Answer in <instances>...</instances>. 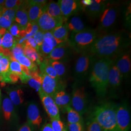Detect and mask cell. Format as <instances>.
Returning a JSON list of instances; mask_svg holds the SVG:
<instances>
[{
  "label": "cell",
  "instance_id": "1",
  "mask_svg": "<svg viewBox=\"0 0 131 131\" xmlns=\"http://www.w3.org/2000/svg\"><path fill=\"white\" fill-rule=\"evenodd\" d=\"M130 37L123 32L108 33L98 36L86 52L97 59L117 57L127 51Z\"/></svg>",
  "mask_w": 131,
  "mask_h": 131
},
{
  "label": "cell",
  "instance_id": "2",
  "mask_svg": "<svg viewBox=\"0 0 131 131\" xmlns=\"http://www.w3.org/2000/svg\"><path fill=\"white\" fill-rule=\"evenodd\" d=\"M114 60L111 58L97 59L89 75V82L100 98H104L107 93L109 71Z\"/></svg>",
  "mask_w": 131,
  "mask_h": 131
},
{
  "label": "cell",
  "instance_id": "3",
  "mask_svg": "<svg viewBox=\"0 0 131 131\" xmlns=\"http://www.w3.org/2000/svg\"><path fill=\"white\" fill-rule=\"evenodd\" d=\"M117 104L110 101L102 102L96 105L90 114L104 131H117Z\"/></svg>",
  "mask_w": 131,
  "mask_h": 131
},
{
  "label": "cell",
  "instance_id": "4",
  "mask_svg": "<svg viewBox=\"0 0 131 131\" xmlns=\"http://www.w3.org/2000/svg\"><path fill=\"white\" fill-rule=\"evenodd\" d=\"M98 36L96 30L87 29L79 33H71L68 42L73 50L82 53L88 51Z\"/></svg>",
  "mask_w": 131,
  "mask_h": 131
},
{
  "label": "cell",
  "instance_id": "5",
  "mask_svg": "<svg viewBox=\"0 0 131 131\" xmlns=\"http://www.w3.org/2000/svg\"><path fill=\"white\" fill-rule=\"evenodd\" d=\"M97 60L88 52L81 53L76 59L73 68V77L75 82L81 83L89 77L95 62Z\"/></svg>",
  "mask_w": 131,
  "mask_h": 131
},
{
  "label": "cell",
  "instance_id": "6",
  "mask_svg": "<svg viewBox=\"0 0 131 131\" xmlns=\"http://www.w3.org/2000/svg\"><path fill=\"white\" fill-rule=\"evenodd\" d=\"M71 105L72 108L82 116L89 109V100L84 87L75 82L72 86Z\"/></svg>",
  "mask_w": 131,
  "mask_h": 131
},
{
  "label": "cell",
  "instance_id": "7",
  "mask_svg": "<svg viewBox=\"0 0 131 131\" xmlns=\"http://www.w3.org/2000/svg\"><path fill=\"white\" fill-rule=\"evenodd\" d=\"M119 9L117 6L110 5V3L101 15L98 28V33L105 34L108 33L117 21Z\"/></svg>",
  "mask_w": 131,
  "mask_h": 131
},
{
  "label": "cell",
  "instance_id": "8",
  "mask_svg": "<svg viewBox=\"0 0 131 131\" xmlns=\"http://www.w3.org/2000/svg\"><path fill=\"white\" fill-rule=\"evenodd\" d=\"M117 131H129L131 126V115L128 103L123 101L117 104L116 109Z\"/></svg>",
  "mask_w": 131,
  "mask_h": 131
},
{
  "label": "cell",
  "instance_id": "9",
  "mask_svg": "<svg viewBox=\"0 0 131 131\" xmlns=\"http://www.w3.org/2000/svg\"><path fill=\"white\" fill-rule=\"evenodd\" d=\"M40 75L42 78V91L52 98L57 91L65 89V84L61 79H54L45 74L41 73Z\"/></svg>",
  "mask_w": 131,
  "mask_h": 131
},
{
  "label": "cell",
  "instance_id": "10",
  "mask_svg": "<svg viewBox=\"0 0 131 131\" xmlns=\"http://www.w3.org/2000/svg\"><path fill=\"white\" fill-rule=\"evenodd\" d=\"M114 62L123 79H128L131 76V59L129 51L122 52L114 59Z\"/></svg>",
  "mask_w": 131,
  "mask_h": 131
},
{
  "label": "cell",
  "instance_id": "11",
  "mask_svg": "<svg viewBox=\"0 0 131 131\" xmlns=\"http://www.w3.org/2000/svg\"><path fill=\"white\" fill-rule=\"evenodd\" d=\"M122 80V75L113 62L109 71L107 90V92L109 91L113 97L117 96V91L121 87Z\"/></svg>",
  "mask_w": 131,
  "mask_h": 131
},
{
  "label": "cell",
  "instance_id": "12",
  "mask_svg": "<svg viewBox=\"0 0 131 131\" xmlns=\"http://www.w3.org/2000/svg\"><path fill=\"white\" fill-rule=\"evenodd\" d=\"M72 50L68 41L62 43L53 49L47 58L62 63L67 62L72 56Z\"/></svg>",
  "mask_w": 131,
  "mask_h": 131
},
{
  "label": "cell",
  "instance_id": "13",
  "mask_svg": "<svg viewBox=\"0 0 131 131\" xmlns=\"http://www.w3.org/2000/svg\"><path fill=\"white\" fill-rule=\"evenodd\" d=\"M38 92L44 108L51 119L60 120L59 109L57 106L53 98L45 93L42 89Z\"/></svg>",
  "mask_w": 131,
  "mask_h": 131
},
{
  "label": "cell",
  "instance_id": "14",
  "mask_svg": "<svg viewBox=\"0 0 131 131\" xmlns=\"http://www.w3.org/2000/svg\"><path fill=\"white\" fill-rule=\"evenodd\" d=\"M57 3L60 6L62 16L67 21L71 16L82 10L80 1L59 0Z\"/></svg>",
  "mask_w": 131,
  "mask_h": 131
},
{
  "label": "cell",
  "instance_id": "15",
  "mask_svg": "<svg viewBox=\"0 0 131 131\" xmlns=\"http://www.w3.org/2000/svg\"><path fill=\"white\" fill-rule=\"evenodd\" d=\"M110 2L107 1L92 0L91 5L82 7L86 15L90 19L95 20L99 18Z\"/></svg>",
  "mask_w": 131,
  "mask_h": 131
},
{
  "label": "cell",
  "instance_id": "16",
  "mask_svg": "<svg viewBox=\"0 0 131 131\" xmlns=\"http://www.w3.org/2000/svg\"><path fill=\"white\" fill-rule=\"evenodd\" d=\"M37 24L39 30L44 33L51 32L56 27L62 25L50 16L46 12L41 15Z\"/></svg>",
  "mask_w": 131,
  "mask_h": 131
},
{
  "label": "cell",
  "instance_id": "17",
  "mask_svg": "<svg viewBox=\"0 0 131 131\" xmlns=\"http://www.w3.org/2000/svg\"><path fill=\"white\" fill-rule=\"evenodd\" d=\"M58 43L55 38L53 37L51 32L44 33V39L40 47H39L38 53L42 56H49L53 49L58 45Z\"/></svg>",
  "mask_w": 131,
  "mask_h": 131
},
{
  "label": "cell",
  "instance_id": "18",
  "mask_svg": "<svg viewBox=\"0 0 131 131\" xmlns=\"http://www.w3.org/2000/svg\"><path fill=\"white\" fill-rule=\"evenodd\" d=\"M28 124L39 127L42 123V118L38 105L33 102H30L27 109Z\"/></svg>",
  "mask_w": 131,
  "mask_h": 131
},
{
  "label": "cell",
  "instance_id": "19",
  "mask_svg": "<svg viewBox=\"0 0 131 131\" xmlns=\"http://www.w3.org/2000/svg\"><path fill=\"white\" fill-rule=\"evenodd\" d=\"M57 106L63 112H66L67 109L71 105L70 96L66 92L64 89L57 91L52 97Z\"/></svg>",
  "mask_w": 131,
  "mask_h": 131
},
{
  "label": "cell",
  "instance_id": "20",
  "mask_svg": "<svg viewBox=\"0 0 131 131\" xmlns=\"http://www.w3.org/2000/svg\"><path fill=\"white\" fill-rule=\"evenodd\" d=\"M28 6V1H24L23 5L17 10L14 21L19 25L21 30H25L29 23L27 9Z\"/></svg>",
  "mask_w": 131,
  "mask_h": 131
},
{
  "label": "cell",
  "instance_id": "21",
  "mask_svg": "<svg viewBox=\"0 0 131 131\" xmlns=\"http://www.w3.org/2000/svg\"><path fill=\"white\" fill-rule=\"evenodd\" d=\"M46 12L60 24H64L67 22L62 16L60 6L57 2L51 1L48 4L46 8Z\"/></svg>",
  "mask_w": 131,
  "mask_h": 131
},
{
  "label": "cell",
  "instance_id": "22",
  "mask_svg": "<svg viewBox=\"0 0 131 131\" xmlns=\"http://www.w3.org/2000/svg\"><path fill=\"white\" fill-rule=\"evenodd\" d=\"M69 31L67 24H63L54 28L51 33L58 44L68 41Z\"/></svg>",
  "mask_w": 131,
  "mask_h": 131
},
{
  "label": "cell",
  "instance_id": "23",
  "mask_svg": "<svg viewBox=\"0 0 131 131\" xmlns=\"http://www.w3.org/2000/svg\"><path fill=\"white\" fill-rule=\"evenodd\" d=\"M69 32L77 33L88 29L85 27L84 21L78 16H74L68 22H66Z\"/></svg>",
  "mask_w": 131,
  "mask_h": 131
},
{
  "label": "cell",
  "instance_id": "24",
  "mask_svg": "<svg viewBox=\"0 0 131 131\" xmlns=\"http://www.w3.org/2000/svg\"><path fill=\"white\" fill-rule=\"evenodd\" d=\"M46 8H43L37 5H30L28 3L27 12L29 23L31 24H37L38 19L41 15L46 12Z\"/></svg>",
  "mask_w": 131,
  "mask_h": 131
},
{
  "label": "cell",
  "instance_id": "25",
  "mask_svg": "<svg viewBox=\"0 0 131 131\" xmlns=\"http://www.w3.org/2000/svg\"><path fill=\"white\" fill-rule=\"evenodd\" d=\"M24 55L33 62H36L40 65L43 59L42 56L34 49L31 47L25 46L24 48Z\"/></svg>",
  "mask_w": 131,
  "mask_h": 131
},
{
  "label": "cell",
  "instance_id": "26",
  "mask_svg": "<svg viewBox=\"0 0 131 131\" xmlns=\"http://www.w3.org/2000/svg\"><path fill=\"white\" fill-rule=\"evenodd\" d=\"M13 104L18 106L24 102V92L21 89H10L7 91Z\"/></svg>",
  "mask_w": 131,
  "mask_h": 131
},
{
  "label": "cell",
  "instance_id": "27",
  "mask_svg": "<svg viewBox=\"0 0 131 131\" xmlns=\"http://www.w3.org/2000/svg\"><path fill=\"white\" fill-rule=\"evenodd\" d=\"M39 66L41 73L45 74L54 79H60L58 76L56 71L50 64L48 58H46L45 59L43 60L41 63L39 65Z\"/></svg>",
  "mask_w": 131,
  "mask_h": 131
},
{
  "label": "cell",
  "instance_id": "28",
  "mask_svg": "<svg viewBox=\"0 0 131 131\" xmlns=\"http://www.w3.org/2000/svg\"><path fill=\"white\" fill-rule=\"evenodd\" d=\"M2 109L5 119L7 121H9L14 112V104L9 98L5 97L4 99Z\"/></svg>",
  "mask_w": 131,
  "mask_h": 131
},
{
  "label": "cell",
  "instance_id": "29",
  "mask_svg": "<svg viewBox=\"0 0 131 131\" xmlns=\"http://www.w3.org/2000/svg\"><path fill=\"white\" fill-rule=\"evenodd\" d=\"M66 112L67 113V119L69 123L83 124V121L82 116L72 108L70 106L66 110Z\"/></svg>",
  "mask_w": 131,
  "mask_h": 131
},
{
  "label": "cell",
  "instance_id": "30",
  "mask_svg": "<svg viewBox=\"0 0 131 131\" xmlns=\"http://www.w3.org/2000/svg\"><path fill=\"white\" fill-rule=\"evenodd\" d=\"M49 62L56 71L58 76L62 79L67 74V68L64 63L60 61H53L49 59Z\"/></svg>",
  "mask_w": 131,
  "mask_h": 131
},
{
  "label": "cell",
  "instance_id": "31",
  "mask_svg": "<svg viewBox=\"0 0 131 131\" xmlns=\"http://www.w3.org/2000/svg\"><path fill=\"white\" fill-rule=\"evenodd\" d=\"M15 44L14 37L8 31H6L2 38L1 46L5 49H11Z\"/></svg>",
  "mask_w": 131,
  "mask_h": 131
},
{
  "label": "cell",
  "instance_id": "32",
  "mask_svg": "<svg viewBox=\"0 0 131 131\" xmlns=\"http://www.w3.org/2000/svg\"><path fill=\"white\" fill-rule=\"evenodd\" d=\"M10 62L9 58L4 56L0 60V70L3 80L9 74Z\"/></svg>",
  "mask_w": 131,
  "mask_h": 131
},
{
  "label": "cell",
  "instance_id": "33",
  "mask_svg": "<svg viewBox=\"0 0 131 131\" xmlns=\"http://www.w3.org/2000/svg\"><path fill=\"white\" fill-rule=\"evenodd\" d=\"M24 48L23 45L16 43L11 49V56L9 57L10 60L17 61L19 57L24 56Z\"/></svg>",
  "mask_w": 131,
  "mask_h": 131
},
{
  "label": "cell",
  "instance_id": "34",
  "mask_svg": "<svg viewBox=\"0 0 131 131\" xmlns=\"http://www.w3.org/2000/svg\"><path fill=\"white\" fill-rule=\"evenodd\" d=\"M17 61L21 65H23L27 67L30 71L38 70V67L36 64L32 62L24 55L19 57Z\"/></svg>",
  "mask_w": 131,
  "mask_h": 131
},
{
  "label": "cell",
  "instance_id": "35",
  "mask_svg": "<svg viewBox=\"0 0 131 131\" xmlns=\"http://www.w3.org/2000/svg\"><path fill=\"white\" fill-rule=\"evenodd\" d=\"M17 10L16 9H7L4 7L0 11V16L4 17L13 23L14 21L15 15Z\"/></svg>",
  "mask_w": 131,
  "mask_h": 131
},
{
  "label": "cell",
  "instance_id": "36",
  "mask_svg": "<svg viewBox=\"0 0 131 131\" xmlns=\"http://www.w3.org/2000/svg\"><path fill=\"white\" fill-rule=\"evenodd\" d=\"M39 30L38 25L37 24L28 23L25 29V31L26 32V36L25 38L27 39L30 37H33L34 36Z\"/></svg>",
  "mask_w": 131,
  "mask_h": 131
},
{
  "label": "cell",
  "instance_id": "37",
  "mask_svg": "<svg viewBox=\"0 0 131 131\" xmlns=\"http://www.w3.org/2000/svg\"><path fill=\"white\" fill-rule=\"evenodd\" d=\"M88 131H104L97 121L92 117H89L87 122Z\"/></svg>",
  "mask_w": 131,
  "mask_h": 131
},
{
  "label": "cell",
  "instance_id": "38",
  "mask_svg": "<svg viewBox=\"0 0 131 131\" xmlns=\"http://www.w3.org/2000/svg\"><path fill=\"white\" fill-rule=\"evenodd\" d=\"M24 2V1L6 0L5 1L4 7L7 9H18L23 5Z\"/></svg>",
  "mask_w": 131,
  "mask_h": 131
},
{
  "label": "cell",
  "instance_id": "39",
  "mask_svg": "<svg viewBox=\"0 0 131 131\" xmlns=\"http://www.w3.org/2000/svg\"><path fill=\"white\" fill-rule=\"evenodd\" d=\"M51 126L53 131H67L65 124L61 120L51 119Z\"/></svg>",
  "mask_w": 131,
  "mask_h": 131
},
{
  "label": "cell",
  "instance_id": "40",
  "mask_svg": "<svg viewBox=\"0 0 131 131\" xmlns=\"http://www.w3.org/2000/svg\"><path fill=\"white\" fill-rule=\"evenodd\" d=\"M27 83L34 89H35L37 92H38L41 89V82H40L30 77Z\"/></svg>",
  "mask_w": 131,
  "mask_h": 131
},
{
  "label": "cell",
  "instance_id": "41",
  "mask_svg": "<svg viewBox=\"0 0 131 131\" xmlns=\"http://www.w3.org/2000/svg\"><path fill=\"white\" fill-rule=\"evenodd\" d=\"M33 38L36 42L38 47H40L44 39V33L39 30L37 33L34 36Z\"/></svg>",
  "mask_w": 131,
  "mask_h": 131
},
{
  "label": "cell",
  "instance_id": "42",
  "mask_svg": "<svg viewBox=\"0 0 131 131\" xmlns=\"http://www.w3.org/2000/svg\"><path fill=\"white\" fill-rule=\"evenodd\" d=\"M9 32L13 37L18 38L20 31L21 30L18 24H14L12 25L8 29Z\"/></svg>",
  "mask_w": 131,
  "mask_h": 131
},
{
  "label": "cell",
  "instance_id": "43",
  "mask_svg": "<svg viewBox=\"0 0 131 131\" xmlns=\"http://www.w3.org/2000/svg\"><path fill=\"white\" fill-rule=\"evenodd\" d=\"M68 126L69 131H84L83 124L81 123H69Z\"/></svg>",
  "mask_w": 131,
  "mask_h": 131
},
{
  "label": "cell",
  "instance_id": "44",
  "mask_svg": "<svg viewBox=\"0 0 131 131\" xmlns=\"http://www.w3.org/2000/svg\"><path fill=\"white\" fill-rule=\"evenodd\" d=\"M25 46L31 47L33 49H35L37 52L39 48V47H38L33 37H30L27 39H26V40L24 41V46Z\"/></svg>",
  "mask_w": 131,
  "mask_h": 131
},
{
  "label": "cell",
  "instance_id": "45",
  "mask_svg": "<svg viewBox=\"0 0 131 131\" xmlns=\"http://www.w3.org/2000/svg\"><path fill=\"white\" fill-rule=\"evenodd\" d=\"M12 22L5 19L2 16H0V27L4 29H9L11 26Z\"/></svg>",
  "mask_w": 131,
  "mask_h": 131
},
{
  "label": "cell",
  "instance_id": "46",
  "mask_svg": "<svg viewBox=\"0 0 131 131\" xmlns=\"http://www.w3.org/2000/svg\"><path fill=\"white\" fill-rule=\"evenodd\" d=\"M28 3L30 5H37L43 8H46L48 4V1L45 0H31L28 1Z\"/></svg>",
  "mask_w": 131,
  "mask_h": 131
},
{
  "label": "cell",
  "instance_id": "47",
  "mask_svg": "<svg viewBox=\"0 0 131 131\" xmlns=\"http://www.w3.org/2000/svg\"><path fill=\"white\" fill-rule=\"evenodd\" d=\"M8 78L10 81V83L15 84L19 79V76L13 73H10L8 74Z\"/></svg>",
  "mask_w": 131,
  "mask_h": 131
},
{
  "label": "cell",
  "instance_id": "48",
  "mask_svg": "<svg viewBox=\"0 0 131 131\" xmlns=\"http://www.w3.org/2000/svg\"><path fill=\"white\" fill-rule=\"evenodd\" d=\"M92 3V0H82L80 1V3L82 5V7L89 6L91 5Z\"/></svg>",
  "mask_w": 131,
  "mask_h": 131
},
{
  "label": "cell",
  "instance_id": "49",
  "mask_svg": "<svg viewBox=\"0 0 131 131\" xmlns=\"http://www.w3.org/2000/svg\"><path fill=\"white\" fill-rule=\"evenodd\" d=\"M42 131H53L50 123L46 124L42 129Z\"/></svg>",
  "mask_w": 131,
  "mask_h": 131
},
{
  "label": "cell",
  "instance_id": "50",
  "mask_svg": "<svg viewBox=\"0 0 131 131\" xmlns=\"http://www.w3.org/2000/svg\"><path fill=\"white\" fill-rule=\"evenodd\" d=\"M21 69L22 71L28 76H30V71L27 67L23 65H21Z\"/></svg>",
  "mask_w": 131,
  "mask_h": 131
},
{
  "label": "cell",
  "instance_id": "51",
  "mask_svg": "<svg viewBox=\"0 0 131 131\" xmlns=\"http://www.w3.org/2000/svg\"><path fill=\"white\" fill-rule=\"evenodd\" d=\"M19 131H31V130L30 125L28 124H26L21 127Z\"/></svg>",
  "mask_w": 131,
  "mask_h": 131
},
{
  "label": "cell",
  "instance_id": "52",
  "mask_svg": "<svg viewBox=\"0 0 131 131\" xmlns=\"http://www.w3.org/2000/svg\"><path fill=\"white\" fill-rule=\"evenodd\" d=\"M3 54L4 56L8 57L9 58L11 56V52L9 50L7 49H4V52H3Z\"/></svg>",
  "mask_w": 131,
  "mask_h": 131
},
{
  "label": "cell",
  "instance_id": "53",
  "mask_svg": "<svg viewBox=\"0 0 131 131\" xmlns=\"http://www.w3.org/2000/svg\"><path fill=\"white\" fill-rule=\"evenodd\" d=\"M5 1V0H0V11L4 7Z\"/></svg>",
  "mask_w": 131,
  "mask_h": 131
},
{
  "label": "cell",
  "instance_id": "54",
  "mask_svg": "<svg viewBox=\"0 0 131 131\" xmlns=\"http://www.w3.org/2000/svg\"><path fill=\"white\" fill-rule=\"evenodd\" d=\"M6 30L4 28H0V35L2 36V35H5V33H6Z\"/></svg>",
  "mask_w": 131,
  "mask_h": 131
},
{
  "label": "cell",
  "instance_id": "55",
  "mask_svg": "<svg viewBox=\"0 0 131 131\" xmlns=\"http://www.w3.org/2000/svg\"><path fill=\"white\" fill-rule=\"evenodd\" d=\"M4 48L1 45L0 46V53H3V52H4Z\"/></svg>",
  "mask_w": 131,
  "mask_h": 131
},
{
  "label": "cell",
  "instance_id": "56",
  "mask_svg": "<svg viewBox=\"0 0 131 131\" xmlns=\"http://www.w3.org/2000/svg\"><path fill=\"white\" fill-rule=\"evenodd\" d=\"M3 56H4V55H3V53H0V60L1 59V58L3 57ZM0 76L2 77V74H1V70H0Z\"/></svg>",
  "mask_w": 131,
  "mask_h": 131
},
{
  "label": "cell",
  "instance_id": "57",
  "mask_svg": "<svg viewBox=\"0 0 131 131\" xmlns=\"http://www.w3.org/2000/svg\"><path fill=\"white\" fill-rule=\"evenodd\" d=\"M0 81L1 82H3V78L2 77L0 76Z\"/></svg>",
  "mask_w": 131,
  "mask_h": 131
},
{
  "label": "cell",
  "instance_id": "58",
  "mask_svg": "<svg viewBox=\"0 0 131 131\" xmlns=\"http://www.w3.org/2000/svg\"><path fill=\"white\" fill-rule=\"evenodd\" d=\"M1 90L0 89V102H1Z\"/></svg>",
  "mask_w": 131,
  "mask_h": 131
},
{
  "label": "cell",
  "instance_id": "59",
  "mask_svg": "<svg viewBox=\"0 0 131 131\" xmlns=\"http://www.w3.org/2000/svg\"><path fill=\"white\" fill-rule=\"evenodd\" d=\"M2 44V38H0V46Z\"/></svg>",
  "mask_w": 131,
  "mask_h": 131
},
{
  "label": "cell",
  "instance_id": "60",
  "mask_svg": "<svg viewBox=\"0 0 131 131\" xmlns=\"http://www.w3.org/2000/svg\"><path fill=\"white\" fill-rule=\"evenodd\" d=\"M1 36H2L0 35V38H1Z\"/></svg>",
  "mask_w": 131,
  "mask_h": 131
}]
</instances>
